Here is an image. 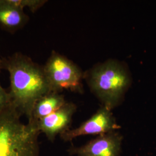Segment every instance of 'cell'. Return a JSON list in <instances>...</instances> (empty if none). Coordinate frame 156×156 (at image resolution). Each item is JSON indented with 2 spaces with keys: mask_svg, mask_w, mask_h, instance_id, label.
<instances>
[{
  "mask_svg": "<svg viewBox=\"0 0 156 156\" xmlns=\"http://www.w3.org/2000/svg\"><path fill=\"white\" fill-rule=\"evenodd\" d=\"M3 68L9 75L12 105L28 119L35 102L51 91L43 66L26 55L16 53L3 60Z\"/></svg>",
  "mask_w": 156,
  "mask_h": 156,
  "instance_id": "obj_1",
  "label": "cell"
},
{
  "mask_svg": "<svg viewBox=\"0 0 156 156\" xmlns=\"http://www.w3.org/2000/svg\"><path fill=\"white\" fill-rule=\"evenodd\" d=\"M21 116L12 104L0 112V156H39L40 132Z\"/></svg>",
  "mask_w": 156,
  "mask_h": 156,
  "instance_id": "obj_2",
  "label": "cell"
},
{
  "mask_svg": "<svg viewBox=\"0 0 156 156\" xmlns=\"http://www.w3.org/2000/svg\"><path fill=\"white\" fill-rule=\"evenodd\" d=\"M86 78L90 89L102 106L111 111L121 104L131 84V76L127 68L113 60L93 68Z\"/></svg>",
  "mask_w": 156,
  "mask_h": 156,
  "instance_id": "obj_3",
  "label": "cell"
},
{
  "mask_svg": "<svg viewBox=\"0 0 156 156\" xmlns=\"http://www.w3.org/2000/svg\"><path fill=\"white\" fill-rule=\"evenodd\" d=\"M43 68L51 91H82L84 75L79 67L66 57L53 51Z\"/></svg>",
  "mask_w": 156,
  "mask_h": 156,
  "instance_id": "obj_4",
  "label": "cell"
},
{
  "mask_svg": "<svg viewBox=\"0 0 156 156\" xmlns=\"http://www.w3.org/2000/svg\"><path fill=\"white\" fill-rule=\"evenodd\" d=\"M121 126L118 124L111 110L104 106L87 120L75 128H69L61 134L60 137L64 142L73 140L83 135H100L118 131Z\"/></svg>",
  "mask_w": 156,
  "mask_h": 156,
  "instance_id": "obj_5",
  "label": "cell"
},
{
  "mask_svg": "<svg viewBox=\"0 0 156 156\" xmlns=\"http://www.w3.org/2000/svg\"><path fill=\"white\" fill-rule=\"evenodd\" d=\"M123 136L117 131L97 136L80 146H71L67 151L75 156H121Z\"/></svg>",
  "mask_w": 156,
  "mask_h": 156,
  "instance_id": "obj_6",
  "label": "cell"
},
{
  "mask_svg": "<svg viewBox=\"0 0 156 156\" xmlns=\"http://www.w3.org/2000/svg\"><path fill=\"white\" fill-rule=\"evenodd\" d=\"M76 109L74 103L67 102L56 111L41 119L37 123L40 133H43L49 140L53 142L57 136L70 128Z\"/></svg>",
  "mask_w": 156,
  "mask_h": 156,
  "instance_id": "obj_7",
  "label": "cell"
},
{
  "mask_svg": "<svg viewBox=\"0 0 156 156\" xmlns=\"http://www.w3.org/2000/svg\"><path fill=\"white\" fill-rule=\"evenodd\" d=\"M66 102L64 95L60 93L51 91L35 102L28 119V122L37 125L41 119L56 111Z\"/></svg>",
  "mask_w": 156,
  "mask_h": 156,
  "instance_id": "obj_8",
  "label": "cell"
},
{
  "mask_svg": "<svg viewBox=\"0 0 156 156\" xmlns=\"http://www.w3.org/2000/svg\"><path fill=\"white\" fill-rule=\"evenodd\" d=\"M28 16L22 9L12 4L9 0H0V26L14 32L27 23Z\"/></svg>",
  "mask_w": 156,
  "mask_h": 156,
  "instance_id": "obj_9",
  "label": "cell"
},
{
  "mask_svg": "<svg viewBox=\"0 0 156 156\" xmlns=\"http://www.w3.org/2000/svg\"><path fill=\"white\" fill-rule=\"evenodd\" d=\"M12 4L24 10L27 8L33 12L38 11L44 5L47 1L45 0H9Z\"/></svg>",
  "mask_w": 156,
  "mask_h": 156,
  "instance_id": "obj_10",
  "label": "cell"
},
{
  "mask_svg": "<svg viewBox=\"0 0 156 156\" xmlns=\"http://www.w3.org/2000/svg\"><path fill=\"white\" fill-rule=\"evenodd\" d=\"M11 105L9 92H7L0 84V112Z\"/></svg>",
  "mask_w": 156,
  "mask_h": 156,
  "instance_id": "obj_11",
  "label": "cell"
},
{
  "mask_svg": "<svg viewBox=\"0 0 156 156\" xmlns=\"http://www.w3.org/2000/svg\"><path fill=\"white\" fill-rule=\"evenodd\" d=\"M2 68H3V60L0 58V73Z\"/></svg>",
  "mask_w": 156,
  "mask_h": 156,
  "instance_id": "obj_12",
  "label": "cell"
}]
</instances>
